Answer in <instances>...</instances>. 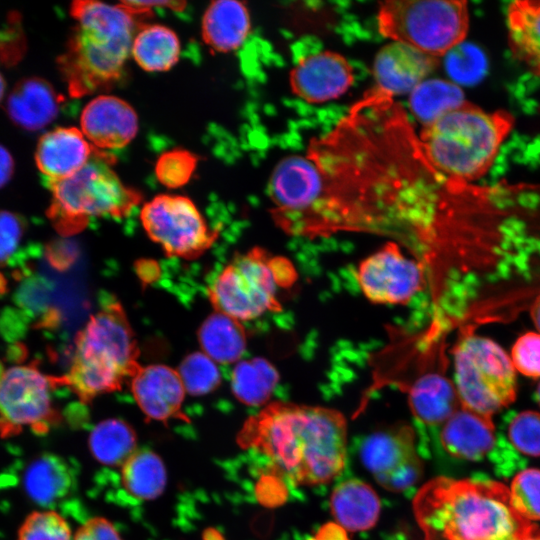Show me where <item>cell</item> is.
<instances>
[{
	"label": "cell",
	"instance_id": "cell-1",
	"mask_svg": "<svg viewBox=\"0 0 540 540\" xmlns=\"http://www.w3.org/2000/svg\"><path fill=\"white\" fill-rule=\"evenodd\" d=\"M271 462V471L296 485L324 484L343 470L347 422L337 410L272 402L244 423L237 436Z\"/></svg>",
	"mask_w": 540,
	"mask_h": 540
},
{
	"label": "cell",
	"instance_id": "cell-2",
	"mask_svg": "<svg viewBox=\"0 0 540 540\" xmlns=\"http://www.w3.org/2000/svg\"><path fill=\"white\" fill-rule=\"evenodd\" d=\"M412 507L424 540H524L540 533L515 512L508 487L494 480L436 477L418 490Z\"/></svg>",
	"mask_w": 540,
	"mask_h": 540
},
{
	"label": "cell",
	"instance_id": "cell-3",
	"mask_svg": "<svg viewBox=\"0 0 540 540\" xmlns=\"http://www.w3.org/2000/svg\"><path fill=\"white\" fill-rule=\"evenodd\" d=\"M70 12L77 25L58 65L70 94L82 96L122 76L136 34L135 21L121 3L75 1Z\"/></svg>",
	"mask_w": 540,
	"mask_h": 540
},
{
	"label": "cell",
	"instance_id": "cell-4",
	"mask_svg": "<svg viewBox=\"0 0 540 540\" xmlns=\"http://www.w3.org/2000/svg\"><path fill=\"white\" fill-rule=\"evenodd\" d=\"M515 119L504 110L486 111L465 101L418 134L429 162L446 178L469 183L491 168Z\"/></svg>",
	"mask_w": 540,
	"mask_h": 540
},
{
	"label": "cell",
	"instance_id": "cell-5",
	"mask_svg": "<svg viewBox=\"0 0 540 540\" xmlns=\"http://www.w3.org/2000/svg\"><path fill=\"white\" fill-rule=\"evenodd\" d=\"M140 350L127 315L118 302L105 304L77 333L63 385L86 404L121 390L141 367Z\"/></svg>",
	"mask_w": 540,
	"mask_h": 540
},
{
	"label": "cell",
	"instance_id": "cell-6",
	"mask_svg": "<svg viewBox=\"0 0 540 540\" xmlns=\"http://www.w3.org/2000/svg\"><path fill=\"white\" fill-rule=\"evenodd\" d=\"M43 183L52 198L47 216L64 236L86 228L91 219L122 218L141 201L138 192L123 184L109 162L97 155L73 175Z\"/></svg>",
	"mask_w": 540,
	"mask_h": 540
},
{
	"label": "cell",
	"instance_id": "cell-7",
	"mask_svg": "<svg viewBox=\"0 0 540 540\" xmlns=\"http://www.w3.org/2000/svg\"><path fill=\"white\" fill-rule=\"evenodd\" d=\"M295 279L288 259L252 248L234 256L221 270L208 288V297L216 312L250 321L280 311L279 293Z\"/></svg>",
	"mask_w": 540,
	"mask_h": 540
},
{
	"label": "cell",
	"instance_id": "cell-8",
	"mask_svg": "<svg viewBox=\"0 0 540 540\" xmlns=\"http://www.w3.org/2000/svg\"><path fill=\"white\" fill-rule=\"evenodd\" d=\"M381 35L440 59L463 43L469 28L462 0H389L379 4Z\"/></svg>",
	"mask_w": 540,
	"mask_h": 540
},
{
	"label": "cell",
	"instance_id": "cell-9",
	"mask_svg": "<svg viewBox=\"0 0 540 540\" xmlns=\"http://www.w3.org/2000/svg\"><path fill=\"white\" fill-rule=\"evenodd\" d=\"M453 354L461 407L491 418L515 400V368L497 343L468 335L456 345Z\"/></svg>",
	"mask_w": 540,
	"mask_h": 540
},
{
	"label": "cell",
	"instance_id": "cell-10",
	"mask_svg": "<svg viewBox=\"0 0 540 540\" xmlns=\"http://www.w3.org/2000/svg\"><path fill=\"white\" fill-rule=\"evenodd\" d=\"M140 220L149 238L170 257L196 259L217 239L193 201L182 195L155 196L143 205Z\"/></svg>",
	"mask_w": 540,
	"mask_h": 540
},
{
	"label": "cell",
	"instance_id": "cell-11",
	"mask_svg": "<svg viewBox=\"0 0 540 540\" xmlns=\"http://www.w3.org/2000/svg\"><path fill=\"white\" fill-rule=\"evenodd\" d=\"M62 378L42 373L36 366L10 367L0 376V432L12 435L24 427L47 432L60 421L52 402V390Z\"/></svg>",
	"mask_w": 540,
	"mask_h": 540
},
{
	"label": "cell",
	"instance_id": "cell-12",
	"mask_svg": "<svg viewBox=\"0 0 540 540\" xmlns=\"http://www.w3.org/2000/svg\"><path fill=\"white\" fill-rule=\"evenodd\" d=\"M356 277L371 302L404 305L423 289L426 269L417 258L405 255L399 244L389 242L359 264Z\"/></svg>",
	"mask_w": 540,
	"mask_h": 540
},
{
	"label": "cell",
	"instance_id": "cell-13",
	"mask_svg": "<svg viewBox=\"0 0 540 540\" xmlns=\"http://www.w3.org/2000/svg\"><path fill=\"white\" fill-rule=\"evenodd\" d=\"M360 457L376 482L389 491L410 488L423 475L414 432L407 424L392 425L367 436L361 445Z\"/></svg>",
	"mask_w": 540,
	"mask_h": 540
},
{
	"label": "cell",
	"instance_id": "cell-14",
	"mask_svg": "<svg viewBox=\"0 0 540 540\" xmlns=\"http://www.w3.org/2000/svg\"><path fill=\"white\" fill-rule=\"evenodd\" d=\"M322 179L315 164L306 156L282 159L269 180V196L275 223L283 229L305 213L318 199Z\"/></svg>",
	"mask_w": 540,
	"mask_h": 540
},
{
	"label": "cell",
	"instance_id": "cell-15",
	"mask_svg": "<svg viewBox=\"0 0 540 540\" xmlns=\"http://www.w3.org/2000/svg\"><path fill=\"white\" fill-rule=\"evenodd\" d=\"M353 82V67L344 56L333 51H321L303 58L290 73L293 93L308 103L336 99Z\"/></svg>",
	"mask_w": 540,
	"mask_h": 540
},
{
	"label": "cell",
	"instance_id": "cell-16",
	"mask_svg": "<svg viewBox=\"0 0 540 540\" xmlns=\"http://www.w3.org/2000/svg\"><path fill=\"white\" fill-rule=\"evenodd\" d=\"M80 124L91 144L109 150L128 145L139 128L135 110L112 95H100L88 102L81 113Z\"/></svg>",
	"mask_w": 540,
	"mask_h": 540
},
{
	"label": "cell",
	"instance_id": "cell-17",
	"mask_svg": "<svg viewBox=\"0 0 540 540\" xmlns=\"http://www.w3.org/2000/svg\"><path fill=\"white\" fill-rule=\"evenodd\" d=\"M440 59L409 45L392 41L383 46L373 61L375 88L388 95L409 93L438 66Z\"/></svg>",
	"mask_w": 540,
	"mask_h": 540
},
{
	"label": "cell",
	"instance_id": "cell-18",
	"mask_svg": "<svg viewBox=\"0 0 540 540\" xmlns=\"http://www.w3.org/2000/svg\"><path fill=\"white\" fill-rule=\"evenodd\" d=\"M129 383L136 403L149 419L167 421L181 416L186 391L177 370L162 364L141 366Z\"/></svg>",
	"mask_w": 540,
	"mask_h": 540
},
{
	"label": "cell",
	"instance_id": "cell-19",
	"mask_svg": "<svg viewBox=\"0 0 540 540\" xmlns=\"http://www.w3.org/2000/svg\"><path fill=\"white\" fill-rule=\"evenodd\" d=\"M92 155L91 143L81 130L59 127L39 139L35 161L43 179L59 180L79 171Z\"/></svg>",
	"mask_w": 540,
	"mask_h": 540
},
{
	"label": "cell",
	"instance_id": "cell-20",
	"mask_svg": "<svg viewBox=\"0 0 540 540\" xmlns=\"http://www.w3.org/2000/svg\"><path fill=\"white\" fill-rule=\"evenodd\" d=\"M61 100L49 82L39 77H29L16 83L6 100L5 109L14 124L35 131L57 117Z\"/></svg>",
	"mask_w": 540,
	"mask_h": 540
},
{
	"label": "cell",
	"instance_id": "cell-21",
	"mask_svg": "<svg viewBox=\"0 0 540 540\" xmlns=\"http://www.w3.org/2000/svg\"><path fill=\"white\" fill-rule=\"evenodd\" d=\"M440 440L453 457L478 461L495 445V428L491 418L460 407L443 425Z\"/></svg>",
	"mask_w": 540,
	"mask_h": 540
},
{
	"label": "cell",
	"instance_id": "cell-22",
	"mask_svg": "<svg viewBox=\"0 0 540 540\" xmlns=\"http://www.w3.org/2000/svg\"><path fill=\"white\" fill-rule=\"evenodd\" d=\"M251 30L250 14L239 1L219 0L206 9L202 20L204 42L218 52L238 49Z\"/></svg>",
	"mask_w": 540,
	"mask_h": 540
},
{
	"label": "cell",
	"instance_id": "cell-23",
	"mask_svg": "<svg viewBox=\"0 0 540 540\" xmlns=\"http://www.w3.org/2000/svg\"><path fill=\"white\" fill-rule=\"evenodd\" d=\"M506 19L513 57L533 75L540 76V0L509 3Z\"/></svg>",
	"mask_w": 540,
	"mask_h": 540
},
{
	"label": "cell",
	"instance_id": "cell-24",
	"mask_svg": "<svg viewBox=\"0 0 540 540\" xmlns=\"http://www.w3.org/2000/svg\"><path fill=\"white\" fill-rule=\"evenodd\" d=\"M333 517L346 531L372 528L380 515V500L367 483L350 479L338 484L330 498Z\"/></svg>",
	"mask_w": 540,
	"mask_h": 540
},
{
	"label": "cell",
	"instance_id": "cell-25",
	"mask_svg": "<svg viewBox=\"0 0 540 540\" xmlns=\"http://www.w3.org/2000/svg\"><path fill=\"white\" fill-rule=\"evenodd\" d=\"M408 401L414 416L424 424H444L460 407L455 384L438 373L417 378L408 388Z\"/></svg>",
	"mask_w": 540,
	"mask_h": 540
},
{
	"label": "cell",
	"instance_id": "cell-26",
	"mask_svg": "<svg viewBox=\"0 0 540 540\" xmlns=\"http://www.w3.org/2000/svg\"><path fill=\"white\" fill-rule=\"evenodd\" d=\"M74 476L60 456L44 454L35 458L23 473V488L36 504L50 506L67 496Z\"/></svg>",
	"mask_w": 540,
	"mask_h": 540
},
{
	"label": "cell",
	"instance_id": "cell-27",
	"mask_svg": "<svg viewBox=\"0 0 540 540\" xmlns=\"http://www.w3.org/2000/svg\"><path fill=\"white\" fill-rule=\"evenodd\" d=\"M198 341L202 352L218 363L236 362L246 349V335L241 322L216 311L201 324Z\"/></svg>",
	"mask_w": 540,
	"mask_h": 540
},
{
	"label": "cell",
	"instance_id": "cell-28",
	"mask_svg": "<svg viewBox=\"0 0 540 540\" xmlns=\"http://www.w3.org/2000/svg\"><path fill=\"white\" fill-rule=\"evenodd\" d=\"M180 41L170 28L153 24L134 36L131 55L145 71L162 72L172 68L180 57Z\"/></svg>",
	"mask_w": 540,
	"mask_h": 540
},
{
	"label": "cell",
	"instance_id": "cell-29",
	"mask_svg": "<svg viewBox=\"0 0 540 540\" xmlns=\"http://www.w3.org/2000/svg\"><path fill=\"white\" fill-rule=\"evenodd\" d=\"M124 489L141 500L159 497L167 482L165 465L154 451L137 449L121 466Z\"/></svg>",
	"mask_w": 540,
	"mask_h": 540
},
{
	"label": "cell",
	"instance_id": "cell-30",
	"mask_svg": "<svg viewBox=\"0 0 540 540\" xmlns=\"http://www.w3.org/2000/svg\"><path fill=\"white\" fill-rule=\"evenodd\" d=\"M465 101L459 85L450 80L434 78L425 79L410 92L409 107L423 127Z\"/></svg>",
	"mask_w": 540,
	"mask_h": 540
},
{
	"label": "cell",
	"instance_id": "cell-31",
	"mask_svg": "<svg viewBox=\"0 0 540 540\" xmlns=\"http://www.w3.org/2000/svg\"><path fill=\"white\" fill-rule=\"evenodd\" d=\"M134 429L120 419H106L98 423L90 433L89 448L101 464L122 466L137 450Z\"/></svg>",
	"mask_w": 540,
	"mask_h": 540
},
{
	"label": "cell",
	"instance_id": "cell-32",
	"mask_svg": "<svg viewBox=\"0 0 540 540\" xmlns=\"http://www.w3.org/2000/svg\"><path fill=\"white\" fill-rule=\"evenodd\" d=\"M279 375L262 358L239 361L232 372L231 387L235 397L249 406L262 405L271 397Z\"/></svg>",
	"mask_w": 540,
	"mask_h": 540
},
{
	"label": "cell",
	"instance_id": "cell-33",
	"mask_svg": "<svg viewBox=\"0 0 540 540\" xmlns=\"http://www.w3.org/2000/svg\"><path fill=\"white\" fill-rule=\"evenodd\" d=\"M177 371L185 391L194 396L208 394L221 383V373L216 362L202 351L187 355Z\"/></svg>",
	"mask_w": 540,
	"mask_h": 540
},
{
	"label": "cell",
	"instance_id": "cell-34",
	"mask_svg": "<svg viewBox=\"0 0 540 540\" xmlns=\"http://www.w3.org/2000/svg\"><path fill=\"white\" fill-rule=\"evenodd\" d=\"M510 502L515 512L533 523L540 520V469L519 472L509 486Z\"/></svg>",
	"mask_w": 540,
	"mask_h": 540
},
{
	"label": "cell",
	"instance_id": "cell-35",
	"mask_svg": "<svg viewBox=\"0 0 540 540\" xmlns=\"http://www.w3.org/2000/svg\"><path fill=\"white\" fill-rule=\"evenodd\" d=\"M18 540H72L70 525L54 510L30 513L18 530Z\"/></svg>",
	"mask_w": 540,
	"mask_h": 540
},
{
	"label": "cell",
	"instance_id": "cell-36",
	"mask_svg": "<svg viewBox=\"0 0 540 540\" xmlns=\"http://www.w3.org/2000/svg\"><path fill=\"white\" fill-rule=\"evenodd\" d=\"M197 166V157L184 149L164 152L157 160L155 174L159 182L168 188H179L189 182Z\"/></svg>",
	"mask_w": 540,
	"mask_h": 540
},
{
	"label": "cell",
	"instance_id": "cell-37",
	"mask_svg": "<svg viewBox=\"0 0 540 540\" xmlns=\"http://www.w3.org/2000/svg\"><path fill=\"white\" fill-rule=\"evenodd\" d=\"M445 67L451 81L468 84L479 80L485 71L486 61L476 47L461 43L445 55Z\"/></svg>",
	"mask_w": 540,
	"mask_h": 540
},
{
	"label": "cell",
	"instance_id": "cell-38",
	"mask_svg": "<svg viewBox=\"0 0 540 540\" xmlns=\"http://www.w3.org/2000/svg\"><path fill=\"white\" fill-rule=\"evenodd\" d=\"M508 438L521 453L540 456V413L526 410L518 413L508 426Z\"/></svg>",
	"mask_w": 540,
	"mask_h": 540
},
{
	"label": "cell",
	"instance_id": "cell-39",
	"mask_svg": "<svg viewBox=\"0 0 540 540\" xmlns=\"http://www.w3.org/2000/svg\"><path fill=\"white\" fill-rule=\"evenodd\" d=\"M510 358L515 370L527 377L540 378V333L521 335L513 345Z\"/></svg>",
	"mask_w": 540,
	"mask_h": 540
},
{
	"label": "cell",
	"instance_id": "cell-40",
	"mask_svg": "<svg viewBox=\"0 0 540 540\" xmlns=\"http://www.w3.org/2000/svg\"><path fill=\"white\" fill-rule=\"evenodd\" d=\"M25 231L23 219L10 211L0 210V265L15 253Z\"/></svg>",
	"mask_w": 540,
	"mask_h": 540
},
{
	"label": "cell",
	"instance_id": "cell-41",
	"mask_svg": "<svg viewBox=\"0 0 540 540\" xmlns=\"http://www.w3.org/2000/svg\"><path fill=\"white\" fill-rule=\"evenodd\" d=\"M9 26L0 31V61L14 64L25 51V40L20 27V17L12 13Z\"/></svg>",
	"mask_w": 540,
	"mask_h": 540
},
{
	"label": "cell",
	"instance_id": "cell-42",
	"mask_svg": "<svg viewBox=\"0 0 540 540\" xmlns=\"http://www.w3.org/2000/svg\"><path fill=\"white\" fill-rule=\"evenodd\" d=\"M257 497L267 506L283 504L287 498L283 477L273 471L263 476L257 484Z\"/></svg>",
	"mask_w": 540,
	"mask_h": 540
},
{
	"label": "cell",
	"instance_id": "cell-43",
	"mask_svg": "<svg viewBox=\"0 0 540 540\" xmlns=\"http://www.w3.org/2000/svg\"><path fill=\"white\" fill-rule=\"evenodd\" d=\"M73 540H122V538L109 520L93 517L78 528Z\"/></svg>",
	"mask_w": 540,
	"mask_h": 540
},
{
	"label": "cell",
	"instance_id": "cell-44",
	"mask_svg": "<svg viewBox=\"0 0 540 540\" xmlns=\"http://www.w3.org/2000/svg\"><path fill=\"white\" fill-rule=\"evenodd\" d=\"M121 4L134 15L148 12L155 6L168 7L177 11L183 10L185 7V2L179 1H123Z\"/></svg>",
	"mask_w": 540,
	"mask_h": 540
},
{
	"label": "cell",
	"instance_id": "cell-45",
	"mask_svg": "<svg viewBox=\"0 0 540 540\" xmlns=\"http://www.w3.org/2000/svg\"><path fill=\"white\" fill-rule=\"evenodd\" d=\"M317 540H350L346 530L337 523H327L317 532Z\"/></svg>",
	"mask_w": 540,
	"mask_h": 540
},
{
	"label": "cell",
	"instance_id": "cell-46",
	"mask_svg": "<svg viewBox=\"0 0 540 540\" xmlns=\"http://www.w3.org/2000/svg\"><path fill=\"white\" fill-rule=\"evenodd\" d=\"M14 171V160L10 152L0 145V188L11 179Z\"/></svg>",
	"mask_w": 540,
	"mask_h": 540
},
{
	"label": "cell",
	"instance_id": "cell-47",
	"mask_svg": "<svg viewBox=\"0 0 540 540\" xmlns=\"http://www.w3.org/2000/svg\"><path fill=\"white\" fill-rule=\"evenodd\" d=\"M530 314L535 327L540 333V292L532 302Z\"/></svg>",
	"mask_w": 540,
	"mask_h": 540
},
{
	"label": "cell",
	"instance_id": "cell-48",
	"mask_svg": "<svg viewBox=\"0 0 540 540\" xmlns=\"http://www.w3.org/2000/svg\"><path fill=\"white\" fill-rule=\"evenodd\" d=\"M5 88H6L5 80H4V78L2 77V75L0 74V102H1L2 99H3L4 92H5Z\"/></svg>",
	"mask_w": 540,
	"mask_h": 540
},
{
	"label": "cell",
	"instance_id": "cell-49",
	"mask_svg": "<svg viewBox=\"0 0 540 540\" xmlns=\"http://www.w3.org/2000/svg\"><path fill=\"white\" fill-rule=\"evenodd\" d=\"M524 540H540V533L536 534V535H532Z\"/></svg>",
	"mask_w": 540,
	"mask_h": 540
},
{
	"label": "cell",
	"instance_id": "cell-50",
	"mask_svg": "<svg viewBox=\"0 0 540 540\" xmlns=\"http://www.w3.org/2000/svg\"><path fill=\"white\" fill-rule=\"evenodd\" d=\"M536 396H537V401L539 403V406H540V383L537 387V390H536Z\"/></svg>",
	"mask_w": 540,
	"mask_h": 540
},
{
	"label": "cell",
	"instance_id": "cell-51",
	"mask_svg": "<svg viewBox=\"0 0 540 540\" xmlns=\"http://www.w3.org/2000/svg\"><path fill=\"white\" fill-rule=\"evenodd\" d=\"M308 540H317V539L315 537H313V538H309Z\"/></svg>",
	"mask_w": 540,
	"mask_h": 540
}]
</instances>
